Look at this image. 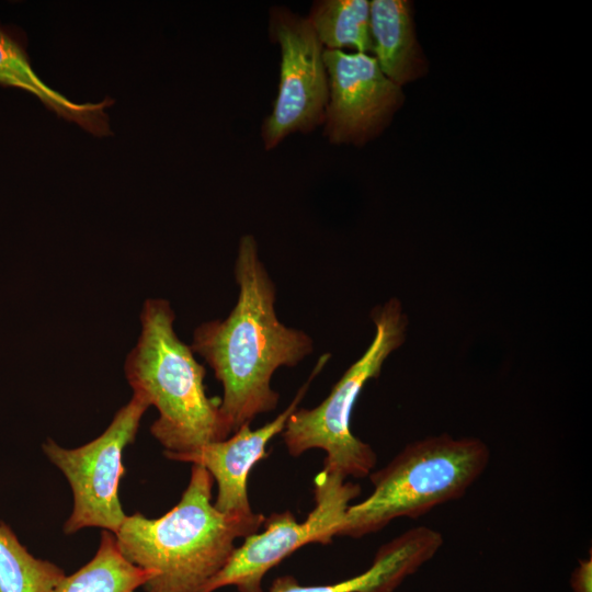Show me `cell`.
I'll return each mask as SVG.
<instances>
[{
	"label": "cell",
	"instance_id": "obj_1",
	"mask_svg": "<svg viewBox=\"0 0 592 592\" xmlns=\"http://www.w3.org/2000/svg\"><path fill=\"white\" fill-rule=\"evenodd\" d=\"M238 299L225 319L202 322L192 351L202 356L223 386L219 409L231 433L276 409L271 387L280 367H294L315 350L312 338L276 316V287L251 234L240 237L234 266Z\"/></svg>",
	"mask_w": 592,
	"mask_h": 592
},
{
	"label": "cell",
	"instance_id": "obj_2",
	"mask_svg": "<svg viewBox=\"0 0 592 592\" xmlns=\"http://www.w3.org/2000/svg\"><path fill=\"white\" fill-rule=\"evenodd\" d=\"M214 479L192 465L180 501L158 519L126 516L115 535L121 554L133 565L156 573L146 592H201L226 565L235 542L257 533L265 516L232 515L212 503Z\"/></svg>",
	"mask_w": 592,
	"mask_h": 592
},
{
	"label": "cell",
	"instance_id": "obj_3",
	"mask_svg": "<svg viewBox=\"0 0 592 592\" xmlns=\"http://www.w3.org/2000/svg\"><path fill=\"white\" fill-rule=\"evenodd\" d=\"M139 319L140 333L124 371L133 394L159 412L150 433L164 447V455L174 459L227 439L231 431L220 412V398L207 396L206 369L178 337L170 301L146 299Z\"/></svg>",
	"mask_w": 592,
	"mask_h": 592
},
{
	"label": "cell",
	"instance_id": "obj_4",
	"mask_svg": "<svg viewBox=\"0 0 592 592\" xmlns=\"http://www.w3.org/2000/svg\"><path fill=\"white\" fill-rule=\"evenodd\" d=\"M490 460L477 437L446 433L408 444L385 467L369 474L372 493L351 504L338 536L360 538L399 517L418 519L462 498Z\"/></svg>",
	"mask_w": 592,
	"mask_h": 592
},
{
	"label": "cell",
	"instance_id": "obj_5",
	"mask_svg": "<svg viewBox=\"0 0 592 592\" xmlns=\"http://www.w3.org/2000/svg\"><path fill=\"white\" fill-rule=\"evenodd\" d=\"M371 317L375 335L364 354L318 406L297 408L281 433L289 455L298 457L311 448L323 449V470L345 478L366 477L376 465V453L351 431L352 411L365 384L379 376L385 360L405 341L407 318L397 298L376 306Z\"/></svg>",
	"mask_w": 592,
	"mask_h": 592
},
{
	"label": "cell",
	"instance_id": "obj_6",
	"mask_svg": "<svg viewBox=\"0 0 592 592\" xmlns=\"http://www.w3.org/2000/svg\"><path fill=\"white\" fill-rule=\"evenodd\" d=\"M321 470L314 480L315 506L304 522L291 511L264 519V531L244 537L221 570L201 590L214 592L235 587L238 592H263L266 572L298 548L312 543L330 544L338 536L350 502L361 493L357 483Z\"/></svg>",
	"mask_w": 592,
	"mask_h": 592
},
{
	"label": "cell",
	"instance_id": "obj_7",
	"mask_svg": "<svg viewBox=\"0 0 592 592\" xmlns=\"http://www.w3.org/2000/svg\"><path fill=\"white\" fill-rule=\"evenodd\" d=\"M150 406L139 395L117 410L106 430L93 441L64 448L47 439L43 451L67 478L73 496V508L64 525L66 534L86 527H100L116 534L126 514L118 488L124 467V448L136 437L144 413Z\"/></svg>",
	"mask_w": 592,
	"mask_h": 592
},
{
	"label": "cell",
	"instance_id": "obj_8",
	"mask_svg": "<svg viewBox=\"0 0 592 592\" xmlns=\"http://www.w3.org/2000/svg\"><path fill=\"white\" fill-rule=\"evenodd\" d=\"M269 38L280 47V80L272 112L261 125L265 150L294 133L322 126L329 99L325 48L308 19L284 5L269 10Z\"/></svg>",
	"mask_w": 592,
	"mask_h": 592
},
{
	"label": "cell",
	"instance_id": "obj_9",
	"mask_svg": "<svg viewBox=\"0 0 592 592\" xmlns=\"http://www.w3.org/2000/svg\"><path fill=\"white\" fill-rule=\"evenodd\" d=\"M329 99L322 124L331 145L363 146L377 137L403 102L369 54L325 49Z\"/></svg>",
	"mask_w": 592,
	"mask_h": 592
},
{
	"label": "cell",
	"instance_id": "obj_10",
	"mask_svg": "<svg viewBox=\"0 0 592 592\" xmlns=\"http://www.w3.org/2000/svg\"><path fill=\"white\" fill-rule=\"evenodd\" d=\"M331 354L319 356L308 379L297 390L291 403L271 422L251 430L244 423L231 436L208 443L193 452L177 456L173 460L203 466L217 483L214 506L226 514L250 515L253 513L248 498V476L254 465L267 456L266 445L285 428L289 415L298 408L310 383L322 371Z\"/></svg>",
	"mask_w": 592,
	"mask_h": 592
},
{
	"label": "cell",
	"instance_id": "obj_11",
	"mask_svg": "<svg viewBox=\"0 0 592 592\" xmlns=\"http://www.w3.org/2000/svg\"><path fill=\"white\" fill-rule=\"evenodd\" d=\"M434 553L431 536L423 528L414 527L383 545L371 568L358 576L322 585H301L296 578L282 576L273 581L269 592H394Z\"/></svg>",
	"mask_w": 592,
	"mask_h": 592
},
{
	"label": "cell",
	"instance_id": "obj_12",
	"mask_svg": "<svg viewBox=\"0 0 592 592\" xmlns=\"http://www.w3.org/2000/svg\"><path fill=\"white\" fill-rule=\"evenodd\" d=\"M0 86L16 88L34 95L48 110L94 136L112 134L110 117L105 112L114 103L112 99L80 103L53 89L34 70L22 41L1 24Z\"/></svg>",
	"mask_w": 592,
	"mask_h": 592
},
{
	"label": "cell",
	"instance_id": "obj_13",
	"mask_svg": "<svg viewBox=\"0 0 592 592\" xmlns=\"http://www.w3.org/2000/svg\"><path fill=\"white\" fill-rule=\"evenodd\" d=\"M369 2L374 57L384 75L401 87L420 77L425 67L415 39L411 3L407 0Z\"/></svg>",
	"mask_w": 592,
	"mask_h": 592
},
{
	"label": "cell",
	"instance_id": "obj_14",
	"mask_svg": "<svg viewBox=\"0 0 592 592\" xmlns=\"http://www.w3.org/2000/svg\"><path fill=\"white\" fill-rule=\"evenodd\" d=\"M156 573L129 562L119 551L115 535L102 532L94 557L65 578L52 592H135Z\"/></svg>",
	"mask_w": 592,
	"mask_h": 592
},
{
	"label": "cell",
	"instance_id": "obj_15",
	"mask_svg": "<svg viewBox=\"0 0 592 592\" xmlns=\"http://www.w3.org/2000/svg\"><path fill=\"white\" fill-rule=\"evenodd\" d=\"M367 0H317L306 16L325 49L373 54Z\"/></svg>",
	"mask_w": 592,
	"mask_h": 592
},
{
	"label": "cell",
	"instance_id": "obj_16",
	"mask_svg": "<svg viewBox=\"0 0 592 592\" xmlns=\"http://www.w3.org/2000/svg\"><path fill=\"white\" fill-rule=\"evenodd\" d=\"M65 576L55 563L31 555L0 523V592H52Z\"/></svg>",
	"mask_w": 592,
	"mask_h": 592
},
{
	"label": "cell",
	"instance_id": "obj_17",
	"mask_svg": "<svg viewBox=\"0 0 592 592\" xmlns=\"http://www.w3.org/2000/svg\"><path fill=\"white\" fill-rule=\"evenodd\" d=\"M570 584L573 592H592V557L580 559L573 570Z\"/></svg>",
	"mask_w": 592,
	"mask_h": 592
}]
</instances>
